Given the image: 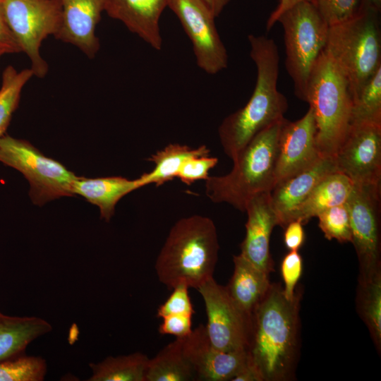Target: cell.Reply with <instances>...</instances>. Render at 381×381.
<instances>
[{"mask_svg":"<svg viewBox=\"0 0 381 381\" xmlns=\"http://www.w3.org/2000/svg\"><path fill=\"white\" fill-rule=\"evenodd\" d=\"M301 293L288 300L279 284H271L254 309L248 348L262 381L293 377L298 357Z\"/></svg>","mask_w":381,"mask_h":381,"instance_id":"1","label":"cell"},{"mask_svg":"<svg viewBox=\"0 0 381 381\" xmlns=\"http://www.w3.org/2000/svg\"><path fill=\"white\" fill-rule=\"evenodd\" d=\"M248 40L257 69L254 90L246 105L225 117L218 128L223 150L232 160L258 133L283 119L289 107L277 88L279 54L274 40L253 34Z\"/></svg>","mask_w":381,"mask_h":381,"instance_id":"2","label":"cell"},{"mask_svg":"<svg viewBox=\"0 0 381 381\" xmlns=\"http://www.w3.org/2000/svg\"><path fill=\"white\" fill-rule=\"evenodd\" d=\"M219 246L209 217L192 215L171 228L156 259L155 271L169 290L179 284L198 289L213 277Z\"/></svg>","mask_w":381,"mask_h":381,"instance_id":"3","label":"cell"},{"mask_svg":"<svg viewBox=\"0 0 381 381\" xmlns=\"http://www.w3.org/2000/svg\"><path fill=\"white\" fill-rule=\"evenodd\" d=\"M283 119L258 133L232 160L230 172L205 179V193L214 203L225 202L245 212L253 196L275 185L278 141Z\"/></svg>","mask_w":381,"mask_h":381,"instance_id":"4","label":"cell"},{"mask_svg":"<svg viewBox=\"0 0 381 381\" xmlns=\"http://www.w3.org/2000/svg\"><path fill=\"white\" fill-rule=\"evenodd\" d=\"M305 102L314 113L320 155L334 159L351 125L353 97L345 75L324 50L311 70Z\"/></svg>","mask_w":381,"mask_h":381,"instance_id":"5","label":"cell"},{"mask_svg":"<svg viewBox=\"0 0 381 381\" xmlns=\"http://www.w3.org/2000/svg\"><path fill=\"white\" fill-rule=\"evenodd\" d=\"M380 12L359 9L353 18L329 27L324 52L341 69L356 99L381 67Z\"/></svg>","mask_w":381,"mask_h":381,"instance_id":"6","label":"cell"},{"mask_svg":"<svg viewBox=\"0 0 381 381\" xmlns=\"http://www.w3.org/2000/svg\"><path fill=\"white\" fill-rule=\"evenodd\" d=\"M284 30L285 67L298 99L305 102L308 78L324 50L329 25L313 2L299 1L278 18Z\"/></svg>","mask_w":381,"mask_h":381,"instance_id":"7","label":"cell"},{"mask_svg":"<svg viewBox=\"0 0 381 381\" xmlns=\"http://www.w3.org/2000/svg\"><path fill=\"white\" fill-rule=\"evenodd\" d=\"M0 162L23 174L30 183L29 195L35 205L74 195L73 185L78 176L27 140L6 133L0 138Z\"/></svg>","mask_w":381,"mask_h":381,"instance_id":"8","label":"cell"},{"mask_svg":"<svg viewBox=\"0 0 381 381\" xmlns=\"http://www.w3.org/2000/svg\"><path fill=\"white\" fill-rule=\"evenodd\" d=\"M8 23L21 52L30 61L34 76L44 78L49 66L40 54L42 42L55 36L61 20L59 0H0Z\"/></svg>","mask_w":381,"mask_h":381,"instance_id":"9","label":"cell"},{"mask_svg":"<svg viewBox=\"0 0 381 381\" xmlns=\"http://www.w3.org/2000/svg\"><path fill=\"white\" fill-rule=\"evenodd\" d=\"M379 183H353L346 201L351 229V243L359 262V277L381 272L380 207Z\"/></svg>","mask_w":381,"mask_h":381,"instance_id":"10","label":"cell"},{"mask_svg":"<svg viewBox=\"0 0 381 381\" xmlns=\"http://www.w3.org/2000/svg\"><path fill=\"white\" fill-rule=\"evenodd\" d=\"M197 290L207 314L206 332L212 345L224 351H248L251 316L233 301L226 286L210 279Z\"/></svg>","mask_w":381,"mask_h":381,"instance_id":"11","label":"cell"},{"mask_svg":"<svg viewBox=\"0 0 381 381\" xmlns=\"http://www.w3.org/2000/svg\"><path fill=\"white\" fill-rule=\"evenodd\" d=\"M193 44L198 67L216 74L228 65V54L215 25V16L200 0H168Z\"/></svg>","mask_w":381,"mask_h":381,"instance_id":"12","label":"cell"},{"mask_svg":"<svg viewBox=\"0 0 381 381\" xmlns=\"http://www.w3.org/2000/svg\"><path fill=\"white\" fill-rule=\"evenodd\" d=\"M337 171L353 183L381 181V124H351L334 157Z\"/></svg>","mask_w":381,"mask_h":381,"instance_id":"13","label":"cell"},{"mask_svg":"<svg viewBox=\"0 0 381 381\" xmlns=\"http://www.w3.org/2000/svg\"><path fill=\"white\" fill-rule=\"evenodd\" d=\"M316 138L317 126L310 107L300 119L284 120L278 141L275 185L322 157Z\"/></svg>","mask_w":381,"mask_h":381,"instance_id":"14","label":"cell"},{"mask_svg":"<svg viewBox=\"0 0 381 381\" xmlns=\"http://www.w3.org/2000/svg\"><path fill=\"white\" fill-rule=\"evenodd\" d=\"M183 351L196 380H231L248 363V351H224L210 343L205 326L199 325L183 338Z\"/></svg>","mask_w":381,"mask_h":381,"instance_id":"15","label":"cell"},{"mask_svg":"<svg viewBox=\"0 0 381 381\" xmlns=\"http://www.w3.org/2000/svg\"><path fill=\"white\" fill-rule=\"evenodd\" d=\"M61 20L55 37L76 47L94 59L100 43L96 28L104 11L106 0H59Z\"/></svg>","mask_w":381,"mask_h":381,"instance_id":"16","label":"cell"},{"mask_svg":"<svg viewBox=\"0 0 381 381\" xmlns=\"http://www.w3.org/2000/svg\"><path fill=\"white\" fill-rule=\"evenodd\" d=\"M246 236L241 244V255L259 270L269 274L273 270L270 241L273 228L278 225L270 192L252 197L247 202Z\"/></svg>","mask_w":381,"mask_h":381,"instance_id":"17","label":"cell"},{"mask_svg":"<svg viewBox=\"0 0 381 381\" xmlns=\"http://www.w3.org/2000/svg\"><path fill=\"white\" fill-rule=\"evenodd\" d=\"M334 171H337L334 159L322 157L308 167L277 183L270 192V200L278 226L284 229L294 212L315 186Z\"/></svg>","mask_w":381,"mask_h":381,"instance_id":"18","label":"cell"},{"mask_svg":"<svg viewBox=\"0 0 381 381\" xmlns=\"http://www.w3.org/2000/svg\"><path fill=\"white\" fill-rule=\"evenodd\" d=\"M168 0H106L104 11L156 50L162 38L159 19Z\"/></svg>","mask_w":381,"mask_h":381,"instance_id":"19","label":"cell"},{"mask_svg":"<svg viewBox=\"0 0 381 381\" xmlns=\"http://www.w3.org/2000/svg\"><path fill=\"white\" fill-rule=\"evenodd\" d=\"M141 187L138 178L130 180L122 176L91 179L78 176L73 183V193L97 206L100 217L109 222L118 202L126 195Z\"/></svg>","mask_w":381,"mask_h":381,"instance_id":"20","label":"cell"},{"mask_svg":"<svg viewBox=\"0 0 381 381\" xmlns=\"http://www.w3.org/2000/svg\"><path fill=\"white\" fill-rule=\"evenodd\" d=\"M234 272L226 290L236 304L246 314L252 313L267 293L271 283L268 274L259 270L241 254L234 255Z\"/></svg>","mask_w":381,"mask_h":381,"instance_id":"21","label":"cell"},{"mask_svg":"<svg viewBox=\"0 0 381 381\" xmlns=\"http://www.w3.org/2000/svg\"><path fill=\"white\" fill-rule=\"evenodd\" d=\"M353 187L352 181L344 174H328L294 212L291 221L299 220L305 224L323 210L346 203Z\"/></svg>","mask_w":381,"mask_h":381,"instance_id":"22","label":"cell"},{"mask_svg":"<svg viewBox=\"0 0 381 381\" xmlns=\"http://www.w3.org/2000/svg\"><path fill=\"white\" fill-rule=\"evenodd\" d=\"M52 330V325L41 318L8 315L0 310V361L25 353L31 342Z\"/></svg>","mask_w":381,"mask_h":381,"instance_id":"23","label":"cell"},{"mask_svg":"<svg viewBox=\"0 0 381 381\" xmlns=\"http://www.w3.org/2000/svg\"><path fill=\"white\" fill-rule=\"evenodd\" d=\"M210 153V150L205 145L193 149L186 145L169 144L147 159L154 163L155 167L150 172L144 173L138 179L143 186L150 183L156 186H162L176 178L181 167L187 159L208 156Z\"/></svg>","mask_w":381,"mask_h":381,"instance_id":"24","label":"cell"},{"mask_svg":"<svg viewBox=\"0 0 381 381\" xmlns=\"http://www.w3.org/2000/svg\"><path fill=\"white\" fill-rule=\"evenodd\" d=\"M183 338H176L150 359L145 381H189L196 380L183 351Z\"/></svg>","mask_w":381,"mask_h":381,"instance_id":"25","label":"cell"},{"mask_svg":"<svg viewBox=\"0 0 381 381\" xmlns=\"http://www.w3.org/2000/svg\"><path fill=\"white\" fill-rule=\"evenodd\" d=\"M149 358L140 352L109 356L102 361L90 363L91 376L87 381H145Z\"/></svg>","mask_w":381,"mask_h":381,"instance_id":"26","label":"cell"},{"mask_svg":"<svg viewBox=\"0 0 381 381\" xmlns=\"http://www.w3.org/2000/svg\"><path fill=\"white\" fill-rule=\"evenodd\" d=\"M357 308L373 341L381 349V272L358 277Z\"/></svg>","mask_w":381,"mask_h":381,"instance_id":"27","label":"cell"},{"mask_svg":"<svg viewBox=\"0 0 381 381\" xmlns=\"http://www.w3.org/2000/svg\"><path fill=\"white\" fill-rule=\"evenodd\" d=\"M33 76L30 68L18 71L9 65L4 69L0 87V138L6 133L13 114L18 107L22 90Z\"/></svg>","mask_w":381,"mask_h":381,"instance_id":"28","label":"cell"},{"mask_svg":"<svg viewBox=\"0 0 381 381\" xmlns=\"http://www.w3.org/2000/svg\"><path fill=\"white\" fill-rule=\"evenodd\" d=\"M361 123L381 124V67L353 102L351 124Z\"/></svg>","mask_w":381,"mask_h":381,"instance_id":"29","label":"cell"},{"mask_svg":"<svg viewBox=\"0 0 381 381\" xmlns=\"http://www.w3.org/2000/svg\"><path fill=\"white\" fill-rule=\"evenodd\" d=\"M47 372L46 360L25 353L0 361V381H42Z\"/></svg>","mask_w":381,"mask_h":381,"instance_id":"30","label":"cell"},{"mask_svg":"<svg viewBox=\"0 0 381 381\" xmlns=\"http://www.w3.org/2000/svg\"><path fill=\"white\" fill-rule=\"evenodd\" d=\"M318 226L328 240L344 243L352 240L349 209L346 203L323 210L317 216Z\"/></svg>","mask_w":381,"mask_h":381,"instance_id":"31","label":"cell"},{"mask_svg":"<svg viewBox=\"0 0 381 381\" xmlns=\"http://www.w3.org/2000/svg\"><path fill=\"white\" fill-rule=\"evenodd\" d=\"M312 2L329 27L353 18L360 6V0H313Z\"/></svg>","mask_w":381,"mask_h":381,"instance_id":"32","label":"cell"},{"mask_svg":"<svg viewBox=\"0 0 381 381\" xmlns=\"http://www.w3.org/2000/svg\"><path fill=\"white\" fill-rule=\"evenodd\" d=\"M218 163L215 157H195L187 159L181 167L176 178L183 183L190 186L198 180H205L209 176V171Z\"/></svg>","mask_w":381,"mask_h":381,"instance_id":"33","label":"cell"},{"mask_svg":"<svg viewBox=\"0 0 381 381\" xmlns=\"http://www.w3.org/2000/svg\"><path fill=\"white\" fill-rule=\"evenodd\" d=\"M188 289L185 284L174 287L171 295L159 306L157 317L162 318L169 315H193L195 311L188 295Z\"/></svg>","mask_w":381,"mask_h":381,"instance_id":"34","label":"cell"},{"mask_svg":"<svg viewBox=\"0 0 381 381\" xmlns=\"http://www.w3.org/2000/svg\"><path fill=\"white\" fill-rule=\"evenodd\" d=\"M303 270V261L298 250H290L282 260L281 272L284 283L283 292L288 300L294 298L296 286L300 279Z\"/></svg>","mask_w":381,"mask_h":381,"instance_id":"35","label":"cell"},{"mask_svg":"<svg viewBox=\"0 0 381 381\" xmlns=\"http://www.w3.org/2000/svg\"><path fill=\"white\" fill-rule=\"evenodd\" d=\"M158 331L161 334H171L176 338H185L192 332V315H169L162 318Z\"/></svg>","mask_w":381,"mask_h":381,"instance_id":"36","label":"cell"},{"mask_svg":"<svg viewBox=\"0 0 381 381\" xmlns=\"http://www.w3.org/2000/svg\"><path fill=\"white\" fill-rule=\"evenodd\" d=\"M21 52L5 18L0 4V55Z\"/></svg>","mask_w":381,"mask_h":381,"instance_id":"37","label":"cell"},{"mask_svg":"<svg viewBox=\"0 0 381 381\" xmlns=\"http://www.w3.org/2000/svg\"><path fill=\"white\" fill-rule=\"evenodd\" d=\"M303 224L299 220H292L285 226L284 241L289 250H298L305 241Z\"/></svg>","mask_w":381,"mask_h":381,"instance_id":"38","label":"cell"},{"mask_svg":"<svg viewBox=\"0 0 381 381\" xmlns=\"http://www.w3.org/2000/svg\"><path fill=\"white\" fill-rule=\"evenodd\" d=\"M301 1H310L313 0H279V4L277 6L276 8L271 13L267 24L266 28L267 30H270L274 25L277 23L278 18L280 15L287 10L289 8L294 5L295 4Z\"/></svg>","mask_w":381,"mask_h":381,"instance_id":"39","label":"cell"},{"mask_svg":"<svg viewBox=\"0 0 381 381\" xmlns=\"http://www.w3.org/2000/svg\"><path fill=\"white\" fill-rule=\"evenodd\" d=\"M231 381H262L258 370L250 361L231 380Z\"/></svg>","mask_w":381,"mask_h":381,"instance_id":"40","label":"cell"},{"mask_svg":"<svg viewBox=\"0 0 381 381\" xmlns=\"http://www.w3.org/2000/svg\"><path fill=\"white\" fill-rule=\"evenodd\" d=\"M204 4L212 14L217 17L231 0H200Z\"/></svg>","mask_w":381,"mask_h":381,"instance_id":"41","label":"cell"},{"mask_svg":"<svg viewBox=\"0 0 381 381\" xmlns=\"http://www.w3.org/2000/svg\"><path fill=\"white\" fill-rule=\"evenodd\" d=\"M359 9H373L380 12L381 0H360Z\"/></svg>","mask_w":381,"mask_h":381,"instance_id":"42","label":"cell"},{"mask_svg":"<svg viewBox=\"0 0 381 381\" xmlns=\"http://www.w3.org/2000/svg\"><path fill=\"white\" fill-rule=\"evenodd\" d=\"M1 56L0 55V57H1Z\"/></svg>","mask_w":381,"mask_h":381,"instance_id":"43","label":"cell"}]
</instances>
